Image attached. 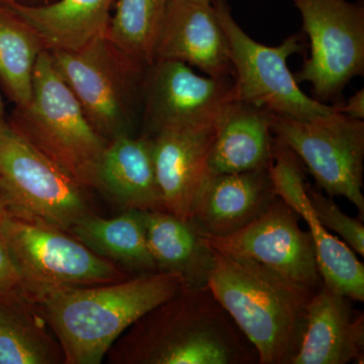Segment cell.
<instances>
[{"label":"cell","instance_id":"f1b7e54d","mask_svg":"<svg viewBox=\"0 0 364 364\" xmlns=\"http://www.w3.org/2000/svg\"><path fill=\"white\" fill-rule=\"evenodd\" d=\"M336 111L353 119H364V90L356 91L345 104L335 105Z\"/></svg>","mask_w":364,"mask_h":364},{"label":"cell","instance_id":"277c9868","mask_svg":"<svg viewBox=\"0 0 364 364\" xmlns=\"http://www.w3.org/2000/svg\"><path fill=\"white\" fill-rule=\"evenodd\" d=\"M11 126L82 188H97L107 142L91 126L46 50L33 69L30 102L16 107Z\"/></svg>","mask_w":364,"mask_h":364},{"label":"cell","instance_id":"3957f363","mask_svg":"<svg viewBox=\"0 0 364 364\" xmlns=\"http://www.w3.org/2000/svg\"><path fill=\"white\" fill-rule=\"evenodd\" d=\"M207 287L255 347L259 364L293 363L315 291L255 261L215 250Z\"/></svg>","mask_w":364,"mask_h":364},{"label":"cell","instance_id":"4dcf8cb0","mask_svg":"<svg viewBox=\"0 0 364 364\" xmlns=\"http://www.w3.org/2000/svg\"><path fill=\"white\" fill-rule=\"evenodd\" d=\"M6 212L4 210V207H2L1 203H0V225H1L2 221H4V218H6Z\"/></svg>","mask_w":364,"mask_h":364},{"label":"cell","instance_id":"603a6c76","mask_svg":"<svg viewBox=\"0 0 364 364\" xmlns=\"http://www.w3.org/2000/svg\"><path fill=\"white\" fill-rule=\"evenodd\" d=\"M44 50L32 28L0 0V78L16 107L30 102L33 69Z\"/></svg>","mask_w":364,"mask_h":364},{"label":"cell","instance_id":"7a4b0ae2","mask_svg":"<svg viewBox=\"0 0 364 364\" xmlns=\"http://www.w3.org/2000/svg\"><path fill=\"white\" fill-rule=\"evenodd\" d=\"M107 354L114 364H259L208 287H184L136 320Z\"/></svg>","mask_w":364,"mask_h":364},{"label":"cell","instance_id":"5bb4252c","mask_svg":"<svg viewBox=\"0 0 364 364\" xmlns=\"http://www.w3.org/2000/svg\"><path fill=\"white\" fill-rule=\"evenodd\" d=\"M176 60L210 77H232L226 35L212 0H171L155 45L154 60Z\"/></svg>","mask_w":364,"mask_h":364},{"label":"cell","instance_id":"5b68a950","mask_svg":"<svg viewBox=\"0 0 364 364\" xmlns=\"http://www.w3.org/2000/svg\"><path fill=\"white\" fill-rule=\"evenodd\" d=\"M49 53L98 135L107 142L133 135L143 107L147 66L119 49L107 35L75 51Z\"/></svg>","mask_w":364,"mask_h":364},{"label":"cell","instance_id":"d4e9b609","mask_svg":"<svg viewBox=\"0 0 364 364\" xmlns=\"http://www.w3.org/2000/svg\"><path fill=\"white\" fill-rule=\"evenodd\" d=\"M313 237L323 284L352 301H364V267L352 249L318 221L313 210L305 218Z\"/></svg>","mask_w":364,"mask_h":364},{"label":"cell","instance_id":"4fadbf2b","mask_svg":"<svg viewBox=\"0 0 364 364\" xmlns=\"http://www.w3.org/2000/svg\"><path fill=\"white\" fill-rule=\"evenodd\" d=\"M214 124L172 127L149 136L165 210L182 220L191 219L196 196L208 176Z\"/></svg>","mask_w":364,"mask_h":364},{"label":"cell","instance_id":"cb8c5ba5","mask_svg":"<svg viewBox=\"0 0 364 364\" xmlns=\"http://www.w3.org/2000/svg\"><path fill=\"white\" fill-rule=\"evenodd\" d=\"M171 0H117L107 38L145 66L154 60L155 45Z\"/></svg>","mask_w":364,"mask_h":364},{"label":"cell","instance_id":"8fae6325","mask_svg":"<svg viewBox=\"0 0 364 364\" xmlns=\"http://www.w3.org/2000/svg\"><path fill=\"white\" fill-rule=\"evenodd\" d=\"M299 215L279 198L254 221L228 236L205 234L218 252L248 258L287 280L317 291L323 284L310 231L299 224Z\"/></svg>","mask_w":364,"mask_h":364},{"label":"cell","instance_id":"ba28073f","mask_svg":"<svg viewBox=\"0 0 364 364\" xmlns=\"http://www.w3.org/2000/svg\"><path fill=\"white\" fill-rule=\"evenodd\" d=\"M272 130L298 155L328 195L344 196L355 205L363 221V121L344 116L336 109L310 119L272 114Z\"/></svg>","mask_w":364,"mask_h":364},{"label":"cell","instance_id":"83f0119b","mask_svg":"<svg viewBox=\"0 0 364 364\" xmlns=\"http://www.w3.org/2000/svg\"><path fill=\"white\" fill-rule=\"evenodd\" d=\"M21 287L23 279L14 264L6 242L0 235V289L21 291Z\"/></svg>","mask_w":364,"mask_h":364},{"label":"cell","instance_id":"4316f807","mask_svg":"<svg viewBox=\"0 0 364 364\" xmlns=\"http://www.w3.org/2000/svg\"><path fill=\"white\" fill-rule=\"evenodd\" d=\"M306 193L311 208L320 224L325 229L338 234L342 241H345L354 252L364 256L363 222L345 215L331 198L311 188L309 184Z\"/></svg>","mask_w":364,"mask_h":364},{"label":"cell","instance_id":"ac0fdd59","mask_svg":"<svg viewBox=\"0 0 364 364\" xmlns=\"http://www.w3.org/2000/svg\"><path fill=\"white\" fill-rule=\"evenodd\" d=\"M39 38L46 51H75L107 33L114 0H57L37 6L1 0Z\"/></svg>","mask_w":364,"mask_h":364},{"label":"cell","instance_id":"f546056e","mask_svg":"<svg viewBox=\"0 0 364 364\" xmlns=\"http://www.w3.org/2000/svg\"><path fill=\"white\" fill-rule=\"evenodd\" d=\"M6 114H4V105L2 100L1 95H0V127L6 124Z\"/></svg>","mask_w":364,"mask_h":364},{"label":"cell","instance_id":"8992f818","mask_svg":"<svg viewBox=\"0 0 364 364\" xmlns=\"http://www.w3.org/2000/svg\"><path fill=\"white\" fill-rule=\"evenodd\" d=\"M85 189L11 124L0 127V203L7 215L70 233L93 214Z\"/></svg>","mask_w":364,"mask_h":364},{"label":"cell","instance_id":"9c48e42d","mask_svg":"<svg viewBox=\"0 0 364 364\" xmlns=\"http://www.w3.org/2000/svg\"><path fill=\"white\" fill-rule=\"evenodd\" d=\"M301 14L311 54L296 82H309L318 102L337 100L364 74V4L348 0H291Z\"/></svg>","mask_w":364,"mask_h":364},{"label":"cell","instance_id":"6da1fadb","mask_svg":"<svg viewBox=\"0 0 364 364\" xmlns=\"http://www.w3.org/2000/svg\"><path fill=\"white\" fill-rule=\"evenodd\" d=\"M176 273L154 272L95 286L23 284L64 354L66 364H98L146 313L178 293Z\"/></svg>","mask_w":364,"mask_h":364},{"label":"cell","instance_id":"ffe728a7","mask_svg":"<svg viewBox=\"0 0 364 364\" xmlns=\"http://www.w3.org/2000/svg\"><path fill=\"white\" fill-rule=\"evenodd\" d=\"M141 212L157 272L176 273L186 287H207L214 265V250L198 225L165 210Z\"/></svg>","mask_w":364,"mask_h":364},{"label":"cell","instance_id":"2e32d148","mask_svg":"<svg viewBox=\"0 0 364 364\" xmlns=\"http://www.w3.org/2000/svg\"><path fill=\"white\" fill-rule=\"evenodd\" d=\"M351 301L322 284L309 304L305 333L291 364L363 363V313L354 314Z\"/></svg>","mask_w":364,"mask_h":364},{"label":"cell","instance_id":"52a82bcc","mask_svg":"<svg viewBox=\"0 0 364 364\" xmlns=\"http://www.w3.org/2000/svg\"><path fill=\"white\" fill-rule=\"evenodd\" d=\"M212 2L229 44L234 100L296 119H314L335 111L334 105L308 97L287 66L291 55L303 52L301 33H294L277 47H268L244 32L227 0Z\"/></svg>","mask_w":364,"mask_h":364},{"label":"cell","instance_id":"9a60e30c","mask_svg":"<svg viewBox=\"0 0 364 364\" xmlns=\"http://www.w3.org/2000/svg\"><path fill=\"white\" fill-rule=\"evenodd\" d=\"M277 198L269 167L208 173L196 196L191 220L208 236H228L259 217Z\"/></svg>","mask_w":364,"mask_h":364},{"label":"cell","instance_id":"30bf717a","mask_svg":"<svg viewBox=\"0 0 364 364\" xmlns=\"http://www.w3.org/2000/svg\"><path fill=\"white\" fill-rule=\"evenodd\" d=\"M0 235L23 284L95 286L129 277L116 263L100 257L67 232L6 215Z\"/></svg>","mask_w":364,"mask_h":364},{"label":"cell","instance_id":"44dd1931","mask_svg":"<svg viewBox=\"0 0 364 364\" xmlns=\"http://www.w3.org/2000/svg\"><path fill=\"white\" fill-rule=\"evenodd\" d=\"M64 363L51 329L21 291L0 289V364Z\"/></svg>","mask_w":364,"mask_h":364},{"label":"cell","instance_id":"484cf974","mask_svg":"<svg viewBox=\"0 0 364 364\" xmlns=\"http://www.w3.org/2000/svg\"><path fill=\"white\" fill-rule=\"evenodd\" d=\"M269 174L275 196L305 219L312 212L306 193L305 165L289 146L275 136Z\"/></svg>","mask_w":364,"mask_h":364},{"label":"cell","instance_id":"d6986e66","mask_svg":"<svg viewBox=\"0 0 364 364\" xmlns=\"http://www.w3.org/2000/svg\"><path fill=\"white\" fill-rule=\"evenodd\" d=\"M97 188L124 210H165L149 136L122 135L107 142Z\"/></svg>","mask_w":364,"mask_h":364},{"label":"cell","instance_id":"7c38bea8","mask_svg":"<svg viewBox=\"0 0 364 364\" xmlns=\"http://www.w3.org/2000/svg\"><path fill=\"white\" fill-rule=\"evenodd\" d=\"M234 100L233 78L200 76L184 62L159 60L146 67L143 119L151 136L172 127L214 124Z\"/></svg>","mask_w":364,"mask_h":364},{"label":"cell","instance_id":"7402d4cb","mask_svg":"<svg viewBox=\"0 0 364 364\" xmlns=\"http://www.w3.org/2000/svg\"><path fill=\"white\" fill-rule=\"evenodd\" d=\"M69 234L105 259L142 274L157 272L141 210H127L112 219L92 214L77 223Z\"/></svg>","mask_w":364,"mask_h":364},{"label":"cell","instance_id":"e0dca14e","mask_svg":"<svg viewBox=\"0 0 364 364\" xmlns=\"http://www.w3.org/2000/svg\"><path fill=\"white\" fill-rule=\"evenodd\" d=\"M208 173H238L269 167L272 160V112L231 100L215 121Z\"/></svg>","mask_w":364,"mask_h":364}]
</instances>
